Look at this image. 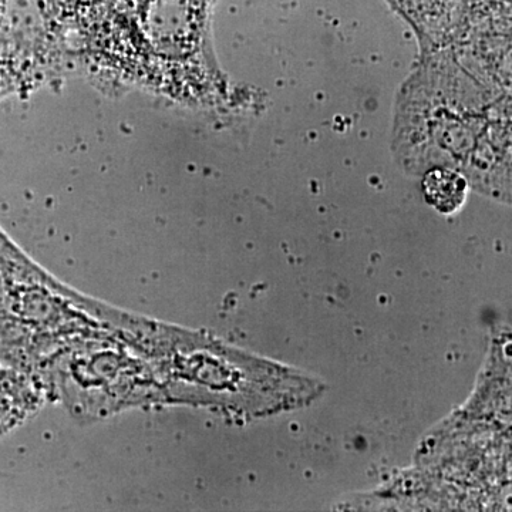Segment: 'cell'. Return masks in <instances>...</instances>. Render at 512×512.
<instances>
[{
	"label": "cell",
	"instance_id": "obj_1",
	"mask_svg": "<svg viewBox=\"0 0 512 512\" xmlns=\"http://www.w3.org/2000/svg\"><path fill=\"white\" fill-rule=\"evenodd\" d=\"M421 188L429 204L436 210L448 214L463 204L467 181L463 175L450 168L434 167L424 175Z\"/></svg>",
	"mask_w": 512,
	"mask_h": 512
}]
</instances>
